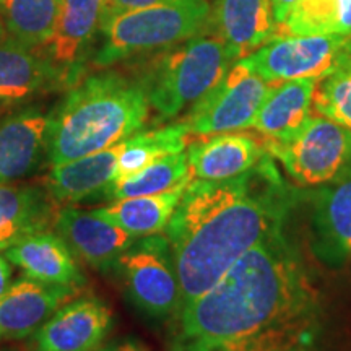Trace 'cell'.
<instances>
[{"mask_svg":"<svg viewBox=\"0 0 351 351\" xmlns=\"http://www.w3.org/2000/svg\"><path fill=\"white\" fill-rule=\"evenodd\" d=\"M176 315L169 351L326 350L322 293L285 231L244 254Z\"/></svg>","mask_w":351,"mask_h":351,"instance_id":"1","label":"cell"},{"mask_svg":"<svg viewBox=\"0 0 351 351\" xmlns=\"http://www.w3.org/2000/svg\"><path fill=\"white\" fill-rule=\"evenodd\" d=\"M304 197L269 153L236 178H192L165 228L181 285V307L213 288L244 254L285 231Z\"/></svg>","mask_w":351,"mask_h":351,"instance_id":"2","label":"cell"},{"mask_svg":"<svg viewBox=\"0 0 351 351\" xmlns=\"http://www.w3.org/2000/svg\"><path fill=\"white\" fill-rule=\"evenodd\" d=\"M150 109L138 78L116 70L90 75L49 116L47 161L56 166L124 142L145 125Z\"/></svg>","mask_w":351,"mask_h":351,"instance_id":"3","label":"cell"},{"mask_svg":"<svg viewBox=\"0 0 351 351\" xmlns=\"http://www.w3.org/2000/svg\"><path fill=\"white\" fill-rule=\"evenodd\" d=\"M234 62L225 43L205 33L158 52L138 80L150 108L161 119H173L199 103Z\"/></svg>","mask_w":351,"mask_h":351,"instance_id":"4","label":"cell"},{"mask_svg":"<svg viewBox=\"0 0 351 351\" xmlns=\"http://www.w3.org/2000/svg\"><path fill=\"white\" fill-rule=\"evenodd\" d=\"M210 15L212 5L208 0H165L122 13L101 29L104 44L95 57V64L109 67L210 33Z\"/></svg>","mask_w":351,"mask_h":351,"instance_id":"5","label":"cell"},{"mask_svg":"<svg viewBox=\"0 0 351 351\" xmlns=\"http://www.w3.org/2000/svg\"><path fill=\"white\" fill-rule=\"evenodd\" d=\"M262 142L296 186L328 187L351 181V130L327 117L311 116L293 137Z\"/></svg>","mask_w":351,"mask_h":351,"instance_id":"6","label":"cell"},{"mask_svg":"<svg viewBox=\"0 0 351 351\" xmlns=\"http://www.w3.org/2000/svg\"><path fill=\"white\" fill-rule=\"evenodd\" d=\"M130 301L150 317L163 319L181 307V285L165 234L135 239L116 263Z\"/></svg>","mask_w":351,"mask_h":351,"instance_id":"7","label":"cell"},{"mask_svg":"<svg viewBox=\"0 0 351 351\" xmlns=\"http://www.w3.org/2000/svg\"><path fill=\"white\" fill-rule=\"evenodd\" d=\"M271 86L274 83L254 72L245 59L236 60L225 77L189 109L184 122L191 134L200 137L249 129Z\"/></svg>","mask_w":351,"mask_h":351,"instance_id":"8","label":"cell"},{"mask_svg":"<svg viewBox=\"0 0 351 351\" xmlns=\"http://www.w3.org/2000/svg\"><path fill=\"white\" fill-rule=\"evenodd\" d=\"M351 57V34L278 36L244 57L254 72L270 83L320 80Z\"/></svg>","mask_w":351,"mask_h":351,"instance_id":"9","label":"cell"},{"mask_svg":"<svg viewBox=\"0 0 351 351\" xmlns=\"http://www.w3.org/2000/svg\"><path fill=\"white\" fill-rule=\"evenodd\" d=\"M112 328V311L98 298H80L56 311L33 333V351H95Z\"/></svg>","mask_w":351,"mask_h":351,"instance_id":"10","label":"cell"},{"mask_svg":"<svg viewBox=\"0 0 351 351\" xmlns=\"http://www.w3.org/2000/svg\"><path fill=\"white\" fill-rule=\"evenodd\" d=\"M54 228L73 256L99 271L116 267L119 257L137 239L95 212L72 207L57 212Z\"/></svg>","mask_w":351,"mask_h":351,"instance_id":"11","label":"cell"},{"mask_svg":"<svg viewBox=\"0 0 351 351\" xmlns=\"http://www.w3.org/2000/svg\"><path fill=\"white\" fill-rule=\"evenodd\" d=\"M271 0H215L210 33L221 39L236 60L254 54L275 38Z\"/></svg>","mask_w":351,"mask_h":351,"instance_id":"12","label":"cell"},{"mask_svg":"<svg viewBox=\"0 0 351 351\" xmlns=\"http://www.w3.org/2000/svg\"><path fill=\"white\" fill-rule=\"evenodd\" d=\"M267 155L265 147L256 135L226 132L202 135L189 145L187 161L194 179L223 181L252 169Z\"/></svg>","mask_w":351,"mask_h":351,"instance_id":"13","label":"cell"},{"mask_svg":"<svg viewBox=\"0 0 351 351\" xmlns=\"http://www.w3.org/2000/svg\"><path fill=\"white\" fill-rule=\"evenodd\" d=\"M77 288L54 287L34 280H20L0 296V339L19 340L39 327L70 301Z\"/></svg>","mask_w":351,"mask_h":351,"instance_id":"14","label":"cell"},{"mask_svg":"<svg viewBox=\"0 0 351 351\" xmlns=\"http://www.w3.org/2000/svg\"><path fill=\"white\" fill-rule=\"evenodd\" d=\"M5 257L34 282L67 288L85 283L75 256L57 232H33L8 247Z\"/></svg>","mask_w":351,"mask_h":351,"instance_id":"15","label":"cell"},{"mask_svg":"<svg viewBox=\"0 0 351 351\" xmlns=\"http://www.w3.org/2000/svg\"><path fill=\"white\" fill-rule=\"evenodd\" d=\"M122 142L106 150L52 166L46 189L59 204H75L86 199L108 197L117 178Z\"/></svg>","mask_w":351,"mask_h":351,"instance_id":"16","label":"cell"},{"mask_svg":"<svg viewBox=\"0 0 351 351\" xmlns=\"http://www.w3.org/2000/svg\"><path fill=\"white\" fill-rule=\"evenodd\" d=\"M49 116L25 109L0 122V182L32 174L47 155Z\"/></svg>","mask_w":351,"mask_h":351,"instance_id":"17","label":"cell"},{"mask_svg":"<svg viewBox=\"0 0 351 351\" xmlns=\"http://www.w3.org/2000/svg\"><path fill=\"white\" fill-rule=\"evenodd\" d=\"M103 10L104 0H60L54 32L44 47L65 78L75 75L88 46L101 32Z\"/></svg>","mask_w":351,"mask_h":351,"instance_id":"18","label":"cell"},{"mask_svg":"<svg viewBox=\"0 0 351 351\" xmlns=\"http://www.w3.org/2000/svg\"><path fill=\"white\" fill-rule=\"evenodd\" d=\"M315 249L324 261L351 265V181L307 194Z\"/></svg>","mask_w":351,"mask_h":351,"instance_id":"19","label":"cell"},{"mask_svg":"<svg viewBox=\"0 0 351 351\" xmlns=\"http://www.w3.org/2000/svg\"><path fill=\"white\" fill-rule=\"evenodd\" d=\"M64 80L62 70L49 59L0 29V103L26 99Z\"/></svg>","mask_w":351,"mask_h":351,"instance_id":"20","label":"cell"},{"mask_svg":"<svg viewBox=\"0 0 351 351\" xmlns=\"http://www.w3.org/2000/svg\"><path fill=\"white\" fill-rule=\"evenodd\" d=\"M319 80L302 78L274 83L258 109L252 129L267 140H287L311 119Z\"/></svg>","mask_w":351,"mask_h":351,"instance_id":"21","label":"cell"},{"mask_svg":"<svg viewBox=\"0 0 351 351\" xmlns=\"http://www.w3.org/2000/svg\"><path fill=\"white\" fill-rule=\"evenodd\" d=\"M56 200L47 189L0 182V251L56 221Z\"/></svg>","mask_w":351,"mask_h":351,"instance_id":"22","label":"cell"},{"mask_svg":"<svg viewBox=\"0 0 351 351\" xmlns=\"http://www.w3.org/2000/svg\"><path fill=\"white\" fill-rule=\"evenodd\" d=\"M191 181L179 184L161 194L114 200L108 207L95 210V213L122 228L137 239L143 236L158 234L168 226L169 219Z\"/></svg>","mask_w":351,"mask_h":351,"instance_id":"23","label":"cell"},{"mask_svg":"<svg viewBox=\"0 0 351 351\" xmlns=\"http://www.w3.org/2000/svg\"><path fill=\"white\" fill-rule=\"evenodd\" d=\"M191 135L186 122L134 134L122 142V152L119 163H117V178L114 182L135 176L153 161L166 155L184 152Z\"/></svg>","mask_w":351,"mask_h":351,"instance_id":"24","label":"cell"},{"mask_svg":"<svg viewBox=\"0 0 351 351\" xmlns=\"http://www.w3.org/2000/svg\"><path fill=\"white\" fill-rule=\"evenodd\" d=\"M351 34V0H300L276 28L278 36Z\"/></svg>","mask_w":351,"mask_h":351,"instance_id":"25","label":"cell"},{"mask_svg":"<svg viewBox=\"0 0 351 351\" xmlns=\"http://www.w3.org/2000/svg\"><path fill=\"white\" fill-rule=\"evenodd\" d=\"M8 33L29 49L46 46L54 32L60 0H2Z\"/></svg>","mask_w":351,"mask_h":351,"instance_id":"26","label":"cell"},{"mask_svg":"<svg viewBox=\"0 0 351 351\" xmlns=\"http://www.w3.org/2000/svg\"><path fill=\"white\" fill-rule=\"evenodd\" d=\"M191 179L192 174L189 169L187 153H173L153 161L135 176L114 182L108 192V199L114 202L127 197L161 194Z\"/></svg>","mask_w":351,"mask_h":351,"instance_id":"27","label":"cell"},{"mask_svg":"<svg viewBox=\"0 0 351 351\" xmlns=\"http://www.w3.org/2000/svg\"><path fill=\"white\" fill-rule=\"evenodd\" d=\"M313 106L320 116L351 130V57L317 82Z\"/></svg>","mask_w":351,"mask_h":351,"instance_id":"28","label":"cell"},{"mask_svg":"<svg viewBox=\"0 0 351 351\" xmlns=\"http://www.w3.org/2000/svg\"><path fill=\"white\" fill-rule=\"evenodd\" d=\"M165 2V0H104V10H103V21H101V29L106 26L109 21L122 15V13L138 10L155 5V3Z\"/></svg>","mask_w":351,"mask_h":351,"instance_id":"29","label":"cell"},{"mask_svg":"<svg viewBox=\"0 0 351 351\" xmlns=\"http://www.w3.org/2000/svg\"><path fill=\"white\" fill-rule=\"evenodd\" d=\"M99 351H150V350H148L147 346L142 343V341L127 339V340L117 341V343L109 345V346H106V348H103Z\"/></svg>","mask_w":351,"mask_h":351,"instance_id":"30","label":"cell"},{"mask_svg":"<svg viewBox=\"0 0 351 351\" xmlns=\"http://www.w3.org/2000/svg\"><path fill=\"white\" fill-rule=\"evenodd\" d=\"M298 2H300V0H271L276 23H278V25L282 23V21L285 20V16L288 15V12L291 10V8L295 7Z\"/></svg>","mask_w":351,"mask_h":351,"instance_id":"31","label":"cell"},{"mask_svg":"<svg viewBox=\"0 0 351 351\" xmlns=\"http://www.w3.org/2000/svg\"><path fill=\"white\" fill-rule=\"evenodd\" d=\"M10 276L12 270L10 265H8L7 257L0 256V296L7 291L8 287H10Z\"/></svg>","mask_w":351,"mask_h":351,"instance_id":"32","label":"cell"},{"mask_svg":"<svg viewBox=\"0 0 351 351\" xmlns=\"http://www.w3.org/2000/svg\"><path fill=\"white\" fill-rule=\"evenodd\" d=\"M0 2H2V0H0Z\"/></svg>","mask_w":351,"mask_h":351,"instance_id":"33","label":"cell"}]
</instances>
